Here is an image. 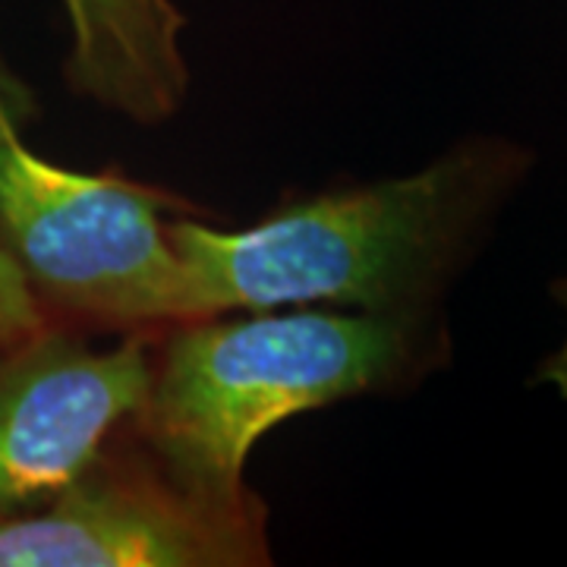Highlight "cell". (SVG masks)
I'll return each instance as SVG.
<instances>
[{
    "label": "cell",
    "instance_id": "6da1fadb",
    "mask_svg": "<svg viewBox=\"0 0 567 567\" xmlns=\"http://www.w3.org/2000/svg\"><path fill=\"white\" fill-rule=\"evenodd\" d=\"M533 162L524 142L476 133L404 177L293 196L234 230L181 218L167 234L189 268L196 319L312 303L442 319L451 284Z\"/></svg>",
    "mask_w": 567,
    "mask_h": 567
},
{
    "label": "cell",
    "instance_id": "7a4b0ae2",
    "mask_svg": "<svg viewBox=\"0 0 567 567\" xmlns=\"http://www.w3.org/2000/svg\"><path fill=\"white\" fill-rule=\"evenodd\" d=\"M451 357L445 319L246 312L167 328L148 398L126 425L183 492L221 511L265 502L246 486L256 442L284 420L423 382Z\"/></svg>",
    "mask_w": 567,
    "mask_h": 567
},
{
    "label": "cell",
    "instance_id": "3957f363",
    "mask_svg": "<svg viewBox=\"0 0 567 567\" xmlns=\"http://www.w3.org/2000/svg\"><path fill=\"white\" fill-rule=\"evenodd\" d=\"M181 196L123 174L41 158L20 130L0 140V234L51 322L167 331L193 322L189 268L167 234Z\"/></svg>",
    "mask_w": 567,
    "mask_h": 567
},
{
    "label": "cell",
    "instance_id": "277c9868",
    "mask_svg": "<svg viewBox=\"0 0 567 567\" xmlns=\"http://www.w3.org/2000/svg\"><path fill=\"white\" fill-rule=\"evenodd\" d=\"M123 435L58 502L0 520V567L271 565L268 507L205 505Z\"/></svg>",
    "mask_w": 567,
    "mask_h": 567
},
{
    "label": "cell",
    "instance_id": "5b68a950",
    "mask_svg": "<svg viewBox=\"0 0 567 567\" xmlns=\"http://www.w3.org/2000/svg\"><path fill=\"white\" fill-rule=\"evenodd\" d=\"M158 334L95 347L82 328L51 322L0 350V520L58 502L136 420Z\"/></svg>",
    "mask_w": 567,
    "mask_h": 567
},
{
    "label": "cell",
    "instance_id": "8992f818",
    "mask_svg": "<svg viewBox=\"0 0 567 567\" xmlns=\"http://www.w3.org/2000/svg\"><path fill=\"white\" fill-rule=\"evenodd\" d=\"M70 89L136 126H162L189 95L186 17L174 0H61Z\"/></svg>",
    "mask_w": 567,
    "mask_h": 567
},
{
    "label": "cell",
    "instance_id": "52a82bcc",
    "mask_svg": "<svg viewBox=\"0 0 567 567\" xmlns=\"http://www.w3.org/2000/svg\"><path fill=\"white\" fill-rule=\"evenodd\" d=\"M44 324H51V319L35 300L20 262L13 259L10 246L0 234V350L20 344Z\"/></svg>",
    "mask_w": 567,
    "mask_h": 567
},
{
    "label": "cell",
    "instance_id": "ba28073f",
    "mask_svg": "<svg viewBox=\"0 0 567 567\" xmlns=\"http://www.w3.org/2000/svg\"><path fill=\"white\" fill-rule=\"evenodd\" d=\"M35 95L25 82L0 61V140L13 130H25V123L35 117Z\"/></svg>",
    "mask_w": 567,
    "mask_h": 567
},
{
    "label": "cell",
    "instance_id": "9c48e42d",
    "mask_svg": "<svg viewBox=\"0 0 567 567\" xmlns=\"http://www.w3.org/2000/svg\"><path fill=\"white\" fill-rule=\"evenodd\" d=\"M548 293H551V300L561 306L567 312V275H561V278H555L551 281V287H548ZM536 385L543 388H551L561 401H567V338L561 341V344L555 347L551 353H548L546 360L539 363V369H536V379H533Z\"/></svg>",
    "mask_w": 567,
    "mask_h": 567
}]
</instances>
